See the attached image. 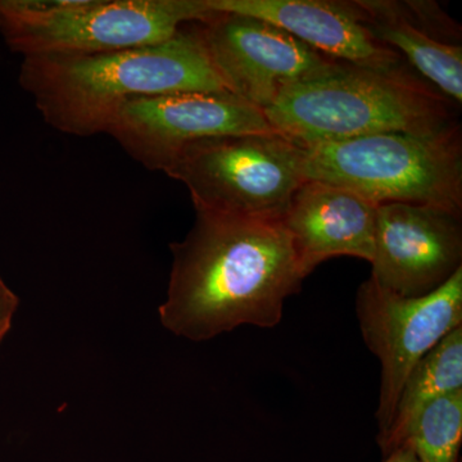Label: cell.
Returning a JSON list of instances; mask_svg holds the SVG:
<instances>
[{
	"label": "cell",
	"instance_id": "1",
	"mask_svg": "<svg viewBox=\"0 0 462 462\" xmlns=\"http://www.w3.org/2000/svg\"><path fill=\"white\" fill-rule=\"evenodd\" d=\"M196 215L185 239L171 245L163 327L196 342L242 325L275 328L306 279L282 218Z\"/></svg>",
	"mask_w": 462,
	"mask_h": 462
},
{
	"label": "cell",
	"instance_id": "2",
	"mask_svg": "<svg viewBox=\"0 0 462 462\" xmlns=\"http://www.w3.org/2000/svg\"><path fill=\"white\" fill-rule=\"evenodd\" d=\"M20 83L51 127L76 136L107 133L141 97L227 91L199 30L133 50L25 57Z\"/></svg>",
	"mask_w": 462,
	"mask_h": 462
},
{
	"label": "cell",
	"instance_id": "3",
	"mask_svg": "<svg viewBox=\"0 0 462 462\" xmlns=\"http://www.w3.org/2000/svg\"><path fill=\"white\" fill-rule=\"evenodd\" d=\"M263 114L300 145L389 133L431 135L457 124L447 97L402 66L378 71L345 62L291 88Z\"/></svg>",
	"mask_w": 462,
	"mask_h": 462
},
{
	"label": "cell",
	"instance_id": "4",
	"mask_svg": "<svg viewBox=\"0 0 462 462\" xmlns=\"http://www.w3.org/2000/svg\"><path fill=\"white\" fill-rule=\"evenodd\" d=\"M300 147L306 180L346 188L375 206L407 203L462 212L458 124L431 135L378 134Z\"/></svg>",
	"mask_w": 462,
	"mask_h": 462
},
{
	"label": "cell",
	"instance_id": "5",
	"mask_svg": "<svg viewBox=\"0 0 462 462\" xmlns=\"http://www.w3.org/2000/svg\"><path fill=\"white\" fill-rule=\"evenodd\" d=\"M215 11L206 0H0V33L23 57L133 50Z\"/></svg>",
	"mask_w": 462,
	"mask_h": 462
},
{
	"label": "cell",
	"instance_id": "6",
	"mask_svg": "<svg viewBox=\"0 0 462 462\" xmlns=\"http://www.w3.org/2000/svg\"><path fill=\"white\" fill-rule=\"evenodd\" d=\"M165 173L197 212L282 218L306 181L303 149L278 132L212 136L182 148Z\"/></svg>",
	"mask_w": 462,
	"mask_h": 462
},
{
	"label": "cell",
	"instance_id": "7",
	"mask_svg": "<svg viewBox=\"0 0 462 462\" xmlns=\"http://www.w3.org/2000/svg\"><path fill=\"white\" fill-rule=\"evenodd\" d=\"M355 310L365 345L382 365L375 413L380 437L391 425L413 367L462 327V269L433 293L416 298L388 293L369 278L357 289Z\"/></svg>",
	"mask_w": 462,
	"mask_h": 462
},
{
	"label": "cell",
	"instance_id": "8",
	"mask_svg": "<svg viewBox=\"0 0 462 462\" xmlns=\"http://www.w3.org/2000/svg\"><path fill=\"white\" fill-rule=\"evenodd\" d=\"M199 25L225 89L263 112L291 88L329 74L342 63L260 18L215 11Z\"/></svg>",
	"mask_w": 462,
	"mask_h": 462
},
{
	"label": "cell",
	"instance_id": "9",
	"mask_svg": "<svg viewBox=\"0 0 462 462\" xmlns=\"http://www.w3.org/2000/svg\"><path fill=\"white\" fill-rule=\"evenodd\" d=\"M276 132L260 108L229 91L173 93L130 100L107 134L151 171L165 172L191 143L212 136Z\"/></svg>",
	"mask_w": 462,
	"mask_h": 462
},
{
	"label": "cell",
	"instance_id": "10",
	"mask_svg": "<svg viewBox=\"0 0 462 462\" xmlns=\"http://www.w3.org/2000/svg\"><path fill=\"white\" fill-rule=\"evenodd\" d=\"M462 212L387 203L376 208L370 279L398 297L433 293L462 269Z\"/></svg>",
	"mask_w": 462,
	"mask_h": 462
},
{
	"label": "cell",
	"instance_id": "11",
	"mask_svg": "<svg viewBox=\"0 0 462 462\" xmlns=\"http://www.w3.org/2000/svg\"><path fill=\"white\" fill-rule=\"evenodd\" d=\"M217 12L267 21L319 53L365 69L389 71L401 56L365 25L355 2L337 0H206Z\"/></svg>",
	"mask_w": 462,
	"mask_h": 462
},
{
	"label": "cell",
	"instance_id": "12",
	"mask_svg": "<svg viewBox=\"0 0 462 462\" xmlns=\"http://www.w3.org/2000/svg\"><path fill=\"white\" fill-rule=\"evenodd\" d=\"M376 208L346 188L303 181L291 197L282 223L306 278L333 257H356L372 263Z\"/></svg>",
	"mask_w": 462,
	"mask_h": 462
},
{
	"label": "cell",
	"instance_id": "13",
	"mask_svg": "<svg viewBox=\"0 0 462 462\" xmlns=\"http://www.w3.org/2000/svg\"><path fill=\"white\" fill-rule=\"evenodd\" d=\"M365 25L378 41L406 57L424 78L455 102H462V47L449 44L422 29L402 2L355 0Z\"/></svg>",
	"mask_w": 462,
	"mask_h": 462
},
{
	"label": "cell",
	"instance_id": "14",
	"mask_svg": "<svg viewBox=\"0 0 462 462\" xmlns=\"http://www.w3.org/2000/svg\"><path fill=\"white\" fill-rule=\"evenodd\" d=\"M462 389V327L424 356L407 376L388 430L378 437L383 456L402 445L422 412L447 394Z\"/></svg>",
	"mask_w": 462,
	"mask_h": 462
},
{
	"label": "cell",
	"instance_id": "15",
	"mask_svg": "<svg viewBox=\"0 0 462 462\" xmlns=\"http://www.w3.org/2000/svg\"><path fill=\"white\" fill-rule=\"evenodd\" d=\"M461 442L462 389L431 403L401 446H409L420 462H458Z\"/></svg>",
	"mask_w": 462,
	"mask_h": 462
},
{
	"label": "cell",
	"instance_id": "16",
	"mask_svg": "<svg viewBox=\"0 0 462 462\" xmlns=\"http://www.w3.org/2000/svg\"><path fill=\"white\" fill-rule=\"evenodd\" d=\"M16 297L0 282V339L3 338L9 324H11V318L14 310H16Z\"/></svg>",
	"mask_w": 462,
	"mask_h": 462
},
{
	"label": "cell",
	"instance_id": "17",
	"mask_svg": "<svg viewBox=\"0 0 462 462\" xmlns=\"http://www.w3.org/2000/svg\"><path fill=\"white\" fill-rule=\"evenodd\" d=\"M382 462H420L416 457V455L413 454L411 448L409 446L403 445L398 447L397 449H394L391 454L384 456V460Z\"/></svg>",
	"mask_w": 462,
	"mask_h": 462
}]
</instances>
